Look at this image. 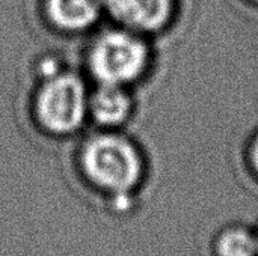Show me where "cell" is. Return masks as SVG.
<instances>
[{
  "instance_id": "6",
  "label": "cell",
  "mask_w": 258,
  "mask_h": 256,
  "mask_svg": "<svg viewBox=\"0 0 258 256\" xmlns=\"http://www.w3.org/2000/svg\"><path fill=\"white\" fill-rule=\"evenodd\" d=\"M53 24L65 32H83L92 27L104 11L103 0H45Z\"/></svg>"
},
{
  "instance_id": "3",
  "label": "cell",
  "mask_w": 258,
  "mask_h": 256,
  "mask_svg": "<svg viewBox=\"0 0 258 256\" xmlns=\"http://www.w3.org/2000/svg\"><path fill=\"white\" fill-rule=\"evenodd\" d=\"M88 106L85 81L73 72L57 71L44 77L35 98V115L47 131L68 134L80 128L88 116Z\"/></svg>"
},
{
  "instance_id": "8",
  "label": "cell",
  "mask_w": 258,
  "mask_h": 256,
  "mask_svg": "<svg viewBox=\"0 0 258 256\" xmlns=\"http://www.w3.org/2000/svg\"><path fill=\"white\" fill-rule=\"evenodd\" d=\"M251 160H252V164H254L255 170L258 172V136H257V139H254V142H252V148H251Z\"/></svg>"
},
{
  "instance_id": "4",
  "label": "cell",
  "mask_w": 258,
  "mask_h": 256,
  "mask_svg": "<svg viewBox=\"0 0 258 256\" xmlns=\"http://www.w3.org/2000/svg\"><path fill=\"white\" fill-rule=\"evenodd\" d=\"M104 9L121 27L136 33L157 32L166 26L174 0H103Z\"/></svg>"
},
{
  "instance_id": "9",
  "label": "cell",
  "mask_w": 258,
  "mask_h": 256,
  "mask_svg": "<svg viewBox=\"0 0 258 256\" xmlns=\"http://www.w3.org/2000/svg\"><path fill=\"white\" fill-rule=\"evenodd\" d=\"M255 2H258V0H255Z\"/></svg>"
},
{
  "instance_id": "2",
  "label": "cell",
  "mask_w": 258,
  "mask_h": 256,
  "mask_svg": "<svg viewBox=\"0 0 258 256\" xmlns=\"http://www.w3.org/2000/svg\"><path fill=\"white\" fill-rule=\"evenodd\" d=\"M82 166L95 186L109 192L133 189L142 172V161L135 145L113 133L91 137L82 151Z\"/></svg>"
},
{
  "instance_id": "5",
  "label": "cell",
  "mask_w": 258,
  "mask_h": 256,
  "mask_svg": "<svg viewBox=\"0 0 258 256\" xmlns=\"http://www.w3.org/2000/svg\"><path fill=\"white\" fill-rule=\"evenodd\" d=\"M132 112V97L125 86L98 83L89 92L88 115L101 127L110 128L121 125Z\"/></svg>"
},
{
  "instance_id": "7",
  "label": "cell",
  "mask_w": 258,
  "mask_h": 256,
  "mask_svg": "<svg viewBox=\"0 0 258 256\" xmlns=\"http://www.w3.org/2000/svg\"><path fill=\"white\" fill-rule=\"evenodd\" d=\"M218 250L221 256H255L258 246L245 231H230L219 240Z\"/></svg>"
},
{
  "instance_id": "1",
  "label": "cell",
  "mask_w": 258,
  "mask_h": 256,
  "mask_svg": "<svg viewBox=\"0 0 258 256\" xmlns=\"http://www.w3.org/2000/svg\"><path fill=\"white\" fill-rule=\"evenodd\" d=\"M150 62V50L141 33L125 27L100 33L91 44L88 66L98 83L127 86L136 81Z\"/></svg>"
}]
</instances>
